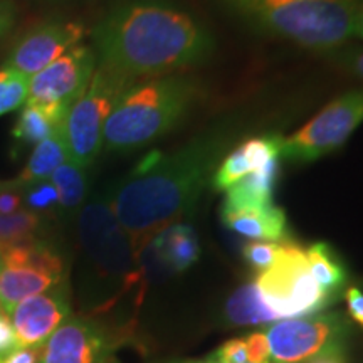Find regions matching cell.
<instances>
[{"mask_svg": "<svg viewBox=\"0 0 363 363\" xmlns=\"http://www.w3.org/2000/svg\"><path fill=\"white\" fill-rule=\"evenodd\" d=\"M99 66L131 83L203 65L214 39L189 12L169 0H126L93 30Z\"/></svg>", "mask_w": 363, "mask_h": 363, "instance_id": "6da1fadb", "label": "cell"}, {"mask_svg": "<svg viewBox=\"0 0 363 363\" xmlns=\"http://www.w3.org/2000/svg\"><path fill=\"white\" fill-rule=\"evenodd\" d=\"M227 142L224 131H212L167 155L153 152L115 189L108 203L136 256L160 230L190 214Z\"/></svg>", "mask_w": 363, "mask_h": 363, "instance_id": "7a4b0ae2", "label": "cell"}, {"mask_svg": "<svg viewBox=\"0 0 363 363\" xmlns=\"http://www.w3.org/2000/svg\"><path fill=\"white\" fill-rule=\"evenodd\" d=\"M257 33L331 52L357 33L362 0H220Z\"/></svg>", "mask_w": 363, "mask_h": 363, "instance_id": "3957f363", "label": "cell"}, {"mask_svg": "<svg viewBox=\"0 0 363 363\" xmlns=\"http://www.w3.org/2000/svg\"><path fill=\"white\" fill-rule=\"evenodd\" d=\"M199 94L197 81L182 74L131 84L108 116L103 147L108 152H130L155 142L189 115Z\"/></svg>", "mask_w": 363, "mask_h": 363, "instance_id": "277c9868", "label": "cell"}, {"mask_svg": "<svg viewBox=\"0 0 363 363\" xmlns=\"http://www.w3.org/2000/svg\"><path fill=\"white\" fill-rule=\"evenodd\" d=\"M130 79L99 66L88 88L72 103L65 123V136L69 160L76 165L89 167L103 148V133L108 116L118 98L130 88Z\"/></svg>", "mask_w": 363, "mask_h": 363, "instance_id": "5b68a950", "label": "cell"}, {"mask_svg": "<svg viewBox=\"0 0 363 363\" xmlns=\"http://www.w3.org/2000/svg\"><path fill=\"white\" fill-rule=\"evenodd\" d=\"M256 283L279 320L315 315L333 303L311 276L306 252L293 242H283L276 264L259 272Z\"/></svg>", "mask_w": 363, "mask_h": 363, "instance_id": "8992f818", "label": "cell"}, {"mask_svg": "<svg viewBox=\"0 0 363 363\" xmlns=\"http://www.w3.org/2000/svg\"><path fill=\"white\" fill-rule=\"evenodd\" d=\"M78 233L81 247L99 278L120 281L125 288L138 283V256L108 201H93L81 211Z\"/></svg>", "mask_w": 363, "mask_h": 363, "instance_id": "52a82bcc", "label": "cell"}, {"mask_svg": "<svg viewBox=\"0 0 363 363\" xmlns=\"http://www.w3.org/2000/svg\"><path fill=\"white\" fill-rule=\"evenodd\" d=\"M363 123V89H353L333 99L310 123L284 138L281 157L293 163L320 160L347 143Z\"/></svg>", "mask_w": 363, "mask_h": 363, "instance_id": "ba28073f", "label": "cell"}, {"mask_svg": "<svg viewBox=\"0 0 363 363\" xmlns=\"http://www.w3.org/2000/svg\"><path fill=\"white\" fill-rule=\"evenodd\" d=\"M348 330L347 318L340 313L276 321L266 330L271 360L310 363L328 353H343Z\"/></svg>", "mask_w": 363, "mask_h": 363, "instance_id": "9c48e42d", "label": "cell"}, {"mask_svg": "<svg viewBox=\"0 0 363 363\" xmlns=\"http://www.w3.org/2000/svg\"><path fill=\"white\" fill-rule=\"evenodd\" d=\"M65 281V262L45 242L35 239L7 247L0 269V306L11 315L21 301Z\"/></svg>", "mask_w": 363, "mask_h": 363, "instance_id": "30bf717a", "label": "cell"}, {"mask_svg": "<svg viewBox=\"0 0 363 363\" xmlns=\"http://www.w3.org/2000/svg\"><path fill=\"white\" fill-rule=\"evenodd\" d=\"M120 342L101 321L69 316L38 348V363H110Z\"/></svg>", "mask_w": 363, "mask_h": 363, "instance_id": "8fae6325", "label": "cell"}, {"mask_svg": "<svg viewBox=\"0 0 363 363\" xmlns=\"http://www.w3.org/2000/svg\"><path fill=\"white\" fill-rule=\"evenodd\" d=\"M96 67L98 57L94 49L74 45L30 78L27 103L71 108L88 88Z\"/></svg>", "mask_w": 363, "mask_h": 363, "instance_id": "7c38bea8", "label": "cell"}, {"mask_svg": "<svg viewBox=\"0 0 363 363\" xmlns=\"http://www.w3.org/2000/svg\"><path fill=\"white\" fill-rule=\"evenodd\" d=\"M84 27L71 21H49L22 35L12 48L4 66L13 67L33 78L44 67L78 45Z\"/></svg>", "mask_w": 363, "mask_h": 363, "instance_id": "4fadbf2b", "label": "cell"}, {"mask_svg": "<svg viewBox=\"0 0 363 363\" xmlns=\"http://www.w3.org/2000/svg\"><path fill=\"white\" fill-rule=\"evenodd\" d=\"M71 315L69 289L65 283L34 294L9 315L19 347L39 348Z\"/></svg>", "mask_w": 363, "mask_h": 363, "instance_id": "5bb4252c", "label": "cell"}, {"mask_svg": "<svg viewBox=\"0 0 363 363\" xmlns=\"http://www.w3.org/2000/svg\"><path fill=\"white\" fill-rule=\"evenodd\" d=\"M283 143L284 136L266 135L239 145L217 165L211 179L212 187L214 190H227L242 177L262 169L266 163L279 160Z\"/></svg>", "mask_w": 363, "mask_h": 363, "instance_id": "9a60e30c", "label": "cell"}, {"mask_svg": "<svg viewBox=\"0 0 363 363\" xmlns=\"http://www.w3.org/2000/svg\"><path fill=\"white\" fill-rule=\"evenodd\" d=\"M220 219L227 229L252 240L288 242V219L284 211L274 203L264 207L222 211Z\"/></svg>", "mask_w": 363, "mask_h": 363, "instance_id": "2e32d148", "label": "cell"}, {"mask_svg": "<svg viewBox=\"0 0 363 363\" xmlns=\"http://www.w3.org/2000/svg\"><path fill=\"white\" fill-rule=\"evenodd\" d=\"M69 108L59 104L26 103L12 128V142L16 155L27 148L44 142L66 123Z\"/></svg>", "mask_w": 363, "mask_h": 363, "instance_id": "e0dca14e", "label": "cell"}, {"mask_svg": "<svg viewBox=\"0 0 363 363\" xmlns=\"http://www.w3.org/2000/svg\"><path fill=\"white\" fill-rule=\"evenodd\" d=\"M148 246L160 264L172 272H184L201 257V244L192 225L179 222L160 230Z\"/></svg>", "mask_w": 363, "mask_h": 363, "instance_id": "ac0fdd59", "label": "cell"}, {"mask_svg": "<svg viewBox=\"0 0 363 363\" xmlns=\"http://www.w3.org/2000/svg\"><path fill=\"white\" fill-rule=\"evenodd\" d=\"M279 175V160L266 163L259 170L252 172L235 182L225 190L222 211H234V208L264 207L272 202L276 182Z\"/></svg>", "mask_w": 363, "mask_h": 363, "instance_id": "d6986e66", "label": "cell"}, {"mask_svg": "<svg viewBox=\"0 0 363 363\" xmlns=\"http://www.w3.org/2000/svg\"><path fill=\"white\" fill-rule=\"evenodd\" d=\"M306 259L311 276L326 296L337 301L348 281V272L340 254L328 242H315L308 247Z\"/></svg>", "mask_w": 363, "mask_h": 363, "instance_id": "ffe728a7", "label": "cell"}, {"mask_svg": "<svg viewBox=\"0 0 363 363\" xmlns=\"http://www.w3.org/2000/svg\"><path fill=\"white\" fill-rule=\"evenodd\" d=\"M69 160L67 153L65 126L59 128L56 133H52L44 142L35 145L27 160L24 170L21 172L19 180L21 184H30V182L49 180L51 175L56 172L62 163Z\"/></svg>", "mask_w": 363, "mask_h": 363, "instance_id": "44dd1931", "label": "cell"}, {"mask_svg": "<svg viewBox=\"0 0 363 363\" xmlns=\"http://www.w3.org/2000/svg\"><path fill=\"white\" fill-rule=\"evenodd\" d=\"M227 320L233 325H264L279 321L262 299L256 279L235 289L225 305Z\"/></svg>", "mask_w": 363, "mask_h": 363, "instance_id": "7402d4cb", "label": "cell"}, {"mask_svg": "<svg viewBox=\"0 0 363 363\" xmlns=\"http://www.w3.org/2000/svg\"><path fill=\"white\" fill-rule=\"evenodd\" d=\"M52 185L59 195V212L72 214L79 211L88 194V175L86 169L76 165L71 160L62 163L51 175Z\"/></svg>", "mask_w": 363, "mask_h": 363, "instance_id": "603a6c76", "label": "cell"}, {"mask_svg": "<svg viewBox=\"0 0 363 363\" xmlns=\"http://www.w3.org/2000/svg\"><path fill=\"white\" fill-rule=\"evenodd\" d=\"M39 229L40 216L26 208H21L13 214H0V246L7 249L35 240Z\"/></svg>", "mask_w": 363, "mask_h": 363, "instance_id": "cb8c5ba5", "label": "cell"}, {"mask_svg": "<svg viewBox=\"0 0 363 363\" xmlns=\"http://www.w3.org/2000/svg\"><path fill=\"white\" fill-rule=\"evenodd\" d=\"M30 78L9 66L0 67V116L19 110L29 99Z\"/></svg>", "mask_w": 363, "mask_h": 363, "instance_id": "d4e9b609", "label": "cell"}, {"mask_svg": "<svg viewBox=\"0 0 363 363\" xmlns=\"http://www.w3.org/2000/svg\"><path fill=\"white\" fill-rule=\"evenodd\" d=\"M22 207L34 214H54L59 212V195L51 180H39L24 184Z\"/></svg>", "mask_w": 363, "mask_h": 363, "instance_id": "484cf974", "label": "cell"}, {"mask_svg": "<svg viewBox=\"0 0 363 363\" xmlns=\"http://www.w3.org/2000/svg\"><path fill=\"white\" fill-rule=\"evenodd\" d=\"M283 242H264V240H252L246 244L242 256L246 262L256 271H266L278 261Z\"/></svg>", "mask_w": 363, "mask_h": 363, "instance_id": "4316f807", "label": "cell"}, {"mask_svg": "<svg viewBox=\"0 0 363 363\" xmlns=\"http://www.w3.org/2000/svg\"><path fill=\"white\" fill-rule=\"evenodd\" d=\"M214 363H249L246 340L234 338L220 345L211 357Z\"/></svg>", "mask_w": 363, "mask_h": 363, "instance_id": "83f0119b", "label": "cell"}, {"mask_svg": "<svg viewBox=\"0 0 363 363\" xmlns=\"http://www.w3.org/2000/svg\"><path fill=\"white\" fill-rule=\"evenodd\" d=\"M22 190L24 184L19 180L0 182V214H13L22 207Z\"/></svg>", "mask_w": 363, "mask_h": 363, "instance_id": "f1b7e54d", "label": "cell"}, {"mask_svg": "<svg viewBox=\"0 0 363 363\" xmlns=\"http://www.w3.org/2000/svg\"><path fill=\"white\" fill-rule=\"evenodd\" d=\"M328 54L340 67L363 79V48H337Z\"/></svg>", "mask_w": 363, "mask_h": 363, "instance_id": "f546056e", "label": "cell"}, {"mask_svg": "<svg viewBox=\"0 0 363 363\" xmlns=\"http://www.w3.org/2000/svg\"><path fill=\"white\" fill-rule=\"evenodd\" d=\"M246 340L247 348V358L249 363H269L271 353H269V343H267L266 333L257 331V333H251Z\"/></svg>", "mask_w": 363, "mask_h": 363, "instance_id": "4dcf8cb0", "label": "cell"}, {"mask_svg": "<svg viewBox=\"0 0 363 363\" xmlns=\"http://www.w3.org/2000/svg\"><path fill=\"white\" fill-rule=\"evenodd\" d=\"M17 348H19V342H17L11 318L9 315H2L0 316V358L9 355Z\"/></svg>", "mask_w": 363, "mask_h": 363, "instance_id": "1f68e13d", "label": "cell"}, {"mask_svg": "<svg viewBox=\"0 0 363 363\" xmlns=\"http://www.w3.org/2000/svg\"><path fill=\"white\" fill-rule=\"evenodd\" d=\"M17 9L12 0H0V39H4L11 33V29L16 24Z\"/></svg>", "mask_w": 363, "mask_h": 363, "instance_id": "d6a6232c", "label": "cell"}, {"mask_svg": "<svg viewBox=\"0 0 363 363\" xmlns=\"http://www.w3.org/2000/svg\"><path fill=\"white\" fill-rule=\"evenodd\" d=\"M348 313L358 325L363 326V293L358 288H350L345 294Z\"/></svg>", "mask_w": 363, "mask_h": 363, "instance_id": "836d02e7", "label": "cell"}, {"mask_svg": "<svg viewBox=\"0 0 363 363\" xmlns=\"http://www.w3.org/2000/svg\"><path fill=\"white\" fill-rule=\"evenodd\" d=\"M0 363H38V348L19 347L17 350L0 358Z\"/></svg>", "mask_w": 363, "mask_h": 363, "instance_id": "e575fe53", "label": "cell"}, {"mask_svg": "<svg viewBox=\"0 0 363 363\" xmlns=\"http://www.w3.org/2000/svg\"><path fill=\"white\" fill-rule=\"evenodd\" d=\"M310 363H345V360L343 353H328V355L316 358V360H313Z\"/></svg>", "mask_w": 363, "mask_h": 363, "instance_id": "d590c367", "label": "cell"}, {"mask_svg": "<svg viewBox=\"0 0 363 363\" xmlns=\"http://www.w3.org/2000/svg\"><path fill=\"white\" fill-rule=\"evenodd\" d=\"M355 35L363 39V0L360 2V9H358V19H357V33Z\"/></svg>", "mask_w": 363, "mask_h": 363, "instance_id": "8d00e7d4", "label": "cell"}, {"mask_svg": "<svg viewBox=\"0 0 363 363\" xmlns=\"http://www.w3.org/2000/svg\"><path fill=\"white\" fill-rule=\"evenodd\" d=\"M170 363H214L211 360V358H207V360H182V362H170Z\"/></svg>", "mask_w": 363, "mask_h": 363, "instance_id": "74e56055", "label": "cell"}, {"mask_svg": "<svg viewBox=\"0 0 363 363\" xmlns=\"http://www.w3.org/2000/svg\"><path fill=\"white\" fill-rule=\"evenodd\" d=\"M4 259H6V249L0 246V269L4 267Z\"/></svg>", "mask_w": 363, "mask_h": 363, "instance_id": "f35d334b", "label": "cell"}, {"mask_svg": "<svg viewBox=\"0 0 363 363\" xmlns=\"http://www.w3.org/2000/svg\"><path fill=\"white\" fill-rule=\"evenodd\" d=\"M2 315H7V313L4 311V308H2V306H0V316H2Z\"/></svg>", "mask_w": 363, "mask_h": 363, "instance_id": "ab89813d", "label": "cell"}, {"mask_svg": "<svg viewBox=\"0 0 363 363\" xmlns=\"http://www.w3.org/2000/svg\"><path fill=\"white\" fill-rule=\"evenodd\" d=\"M110 363H118V362H116V360H115V358H113V360H111V362H110Z\"/></svg>", "mask_w": 363, "mask_h": 363, "instance_id": "60d3db41", "label": "cell"}]
</instances>
